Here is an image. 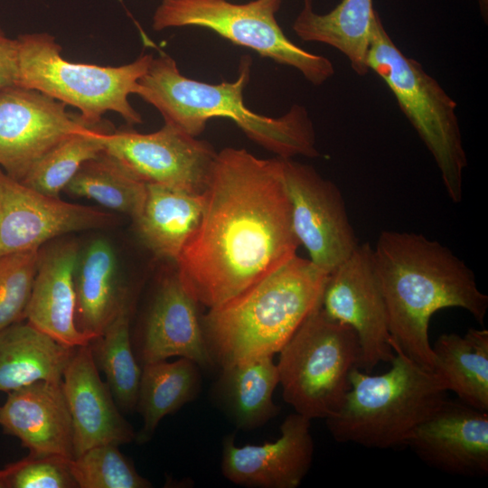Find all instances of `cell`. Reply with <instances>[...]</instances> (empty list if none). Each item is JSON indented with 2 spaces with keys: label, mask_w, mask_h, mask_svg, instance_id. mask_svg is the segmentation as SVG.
I'll use <instances>...</instances> for the list:
<instances>
[{
  "label": "cell",
  "mask_w": 488,
  "mask_h": 488,
  "mask_svg": "<svg viewBox=\"0 0 488 488\" xmlns=\"http://www.w3.org/2000/svg\"><path fill=\"white\" fill-rule=\"evenodd\" d=\"M201 221L175 264L189 294L208 308L244 292L296 255L280 157L244 148L217 152Z\"/></svg>",
  "instance_id": "cell-1"
},
{
  "label": "cell",
  "mask_w": 488,
  "mask_h": 488,
  "mask_svg": "<svg viewBox=\"0 0 488 488\" xmlns=\"http://www.w3.org/2000/svg\"><path fill=\"white\" fill-rule=\"evenodd\" d=\"M372 263L391 347L425 368H434L428 326L436 312L458 307L483 323L488 296L465 261L438 241L414 232L382 230L372 248Z\"/></svg>",
  "instance_id": "cell-2"
},
{
  "label": "cell",
  "mask_w": 488,
  "mask_h": 488,
  "mask_svg": "<svg viewBox=\"0 0 488 488\" xmlns=\"http://www.w3.org/2000/svg\"><path fill=\"white\" fill-rule=\"evenodd\" d=\"M251 58L243 56L238 79L217 84L190 79L181 73L167 54L153 58L138 80L135 94L155 107L164 124L197 137L213 117L231 119L253 142L281 158L317 157L315 133L305 108L293 105L279 117L256 113L244 103Z\"/></svg>",
  "instance_id": "cell-3"
},
{
  "label": "cell",
  "mask_w": 488,
  "mask_h": 488,
  "mask_svg": "<svg viewBox=\"0 0 488 488\" xmlns=\"http://www.w3.org/2000/svg\"><path fill=\"white\" fill-rule=\"evenodd\" d=\"M328 273L296 255L227 302L209 308L202 328L221 368L278 352L321 304Z\"/></svg>",
  "instance_id": "cell-4"
},
{
  "label": "cell",
  "mask_w": 488,
  "mask_h": 488,
  "mask_svg": "<svg viewBox=\"0 0 488 488\" xmlns=\"http://www.w3.org/2000/svg\"><path fill=\"white\" fill-rule=\"evenodd\" d=\"M391 368L371 375L359 368L341 407L325 418L333 437L368 448L408 444L414 430L447 399L443 380L394 348Z\"/></svg>",
  "instance_id": "cell-5"
},
{
  "label": "cell",
  "mask_w": 488,
  "mask_h": 488,
  "mask_svg": "<svg viewBox=\"0 0 488 488\" xmlns=\"http://www.w3.org/2000/svg\"><path fill=\"white\" fill-rule=\"evenodd\" d=\"M16 86L38 90L66 106L76 108L89 123L102 120L108 111L117 113L130 126L142 123L128 97L154 56L140 55L122 66L72 62L61 55V46L47 33L17 37Z\"/></svg>",
  "instance_id": "cell-6"
},
{
  "label": "cell",
  "mask_w": 488,
  "mask_h": 488,
  "mask_svg": "<svg viewBox=\"0 0 488 488\" xmlns=\"http://www.w3.org/2000/svg\"><path fill=\"white\" fill-rule=\"evenodd\" d=\"M368 66L389 88L432 155L449 198L460 202L467 159L455 100L418 61L401 52L380 20L372 37Z\"/></svg>",
  "instance_id": "cell-7"
},
{
  "label": "cell",
  "mask_w": 488,
  "mask_h": 488,
  "mask_svg": "<svg viewBox=\"0 0 488 488\" xmlns=\"http://www.w3.org/2000/svg\"><path fill=\"white\" fill-rule=\"evenodd\" d=\"M283 399L296 413L327 418L341 407L351 373L361 368V345L354 330L330 318L321 304L278 352Z\"/></svg>",
  "instance_id": "cell-8"
},
{
  "label": "cell",
  "mask_w": 488,
  "mask_h": 488,
  "mask_svg": "<svg viewBox=\"0 0 488 488\" xmlns=\"http://www.w3.org/2000/svg\"><path fill=\"white\" fill-rule=\"evenodd\" d=\"M280 0H162L152 27L162 31L194 26L209 29L232 43L253 50L261 57L297 70L309 82L322 85L334 75L333 62L290 41L276 19Z\"/></svg>",
  "instance_id": "cell-9"
},
{
  "label": "cell",
  "mask_w": 488,
  "mask_h": 488,
  "mask_svg": "<svg viewBox=\"0 0 488 488\" xmlns=\"http://www.w3.org/2000/svg\"><path fill=\"white\" fill-rule=\"evenodd\" d=\"M104 152L145 184L194 194L205 192L217 152L206 141L164 124L158 131H109Z\"/></svg>",
  "instance_id": "cell-10"
},
{
  "label": "cell",
  "mask_w": 488,
  "mask_h": 488,
  "mask_svg": "<svg viewBox=\"0 0 488 488\" xmlns=\"http://www.w3.org/2000/svg\"><path fill=\"white\" fill-rule=\"evenodd\" d=\"M280 160L295 235L309 259L329 274L359 245L343 194L314 167L292 158Z\"/></svg>",
  "instance_id": "cell-11"
},
{
  "label": "cell",
  "mask_w": 488,
  "mask_h": 488,
  "mask_svg": "<svg viewBox=\"0 0 488 488\" xmlns=\"http://www.w3.org/2000/svg\"><path fill=\"white\" fill-rule=\"evenodd\" d=\"M321 306L330 318L356 333L361 351L360 369L371 372L380 362H391L395 352L369 243L359 244L328 274Z\"/></svg>",
  "instance_id": "cell-12"
},
{
  "label": "cell",
  "mask_w": 488,
  "mask_h": 488,
  "mask_svg": "<svg viewBox=\"0 0 488 488\" xmlns=\"http://www.w3.org/2000/svg\"><path fill=\"white\" fill-rule=\"evenodd\" d=\"M87 123L38 90L19 86L1 89L0 168L21 181L51 148Z\"/></svg>",
  "instance_id": "cell-13"
},
{
  "label": "cell",
  "mask_w": 488,
  "mask_h": 488,
  "mask_svg": "<svg viewBox=\"0 0 488 488\" xmlns=\"http://www.w3.org/2000/svg\"><path fill=\"white\" fill-rule=\"evenodd\" d=\"M111 214L36 192L0 168V257L75 231L114 224Z\"/></svg>",
  "instance_id": "cell-14"
},
{
  "label": "cell",
  "mask_w": 488,
  "mask_h": 488,
  "mask_svg": "<svg viewBox=\"0 0 488 488\" xmlns=\"http://www.w3.org/2000/svg\"><path fill=\"white\" fill-rule=\"evenodd\" d=\"M311 420L300 414L286 417L281 436L262 445L235 444V436L222 442L221 473L231 483L257 488H296L312 464Z\"/></svg>",
  "instance_id": "cell-15"
},
{
  "label": "cell",
  "mask_w": 488,
  "mask_h": 488,
  "mask_svg": "<svg viewBox=\"0 0 488 488\" xmlns=\"http://www.w3.org/2000/svg\"><path fill=\"white\" fill-rule=\"evenodd\" d=\"M488 411L446 399L412 433L408 446L427 465L467 476L488 473Z\"/></svg>",
  "instance_id": "cell-16"
},
{
  "label": "cell",
  "mask_w": 488,
  "mask_h": 488,
  "mask_svg": "<svg viewBox=\"0 0 488 488\" xmlns=\"http://www.w3.org/2000/svg\"><path fill=\"white\" fill-rule=\"evenodd\" d=\"M197 304L176 272L161 281L142 329L136 336H131L141 366L174 356L190 359L201 368L214 365L205 343Z\"/></svg>",
  "instance_id": "cell-17"
},
{
  "label": "cell",
  "mask_w": 488,
  "mask_h": 488,
  "mask_svg": "<svg viewBox=\"0 0 488 488\" xmlns=\"http://www.w3.org/2000/svg\"><path fill=\"white\" fill-rule=\"evenodd\" d=\"M62 384L72 420L74 457L97 446L136 441V433L100 378L89 344L76 347Z\"/></svg>",
  "instance_id": "cell-18"
},
{
  "label": "cell",
  "mask_w": 488,
  "mask_h": 488,
  "mask_svg": "<svg viewBox=\"0 0 488 488\" xmlns=\"http://www.w3.org/2000/svg\"><path fill=\"white\" fill-rule=\"evenodd\" d=\"M0 426L34 455L74 457L73 427L61 381H36L7 393Z\"/></svg>",
  "instance_id": "cell-19"
},
{
  "label": "cell",
  "mask_w": 488,
  "mask_h": 488,
  "mask_svg": "<svg viewBox=\"0 0 488 488\" xmlns=\"http://www.w3.org/2000/svg\"><path fill=\"white\" fill-rule=\"evenodd\" d=\"M79 249L64 240L39 249L37 271L24 319L56 341L72 347L89 343L75 324V272Z\"/></svg>",
  "instance_id": "cell-20"
},
{
  "label": "cell",
  "mask_w": 488,
  "mask_h": 488,
  "mask_svg": "<svg viewBox=\"0 0 488 488\" xmlns=\"http://www.w3.org/2000/svg\"><path fill=\"white\" fill-rule=\"evenodd\" d=\"M292 29L305 42L327 44L342 52L360 76L369 71L368 57L380 16L372 0H342L326 14L314 11L312 0H303Z\"/></svg>",
  "instance_id": "cell-21"
},
{
  "label": "cell",
  "mask_w": 488,
  "mask_h": 488,
  "mask_svg": "<svg viewBox=\"0 0 488 488\" xmlns=\"http://www.w3.org/2000/svg\"><path fill=\"white\" fill-rule=\"evenodd\" d=\"M75 324L89 342L100 335L119 311L132 305L130 294L117 278L116 258L103 239L93 241L75 272Z\"/></svg>",
  "instance_id": "cell-22"
},
{
  "label": "cell",
  "mask_w": 488,
  "mask_h": 488,
  "mask_svg": "<svg viewBox=\"0 0 488 488\" xmlns=\"http://www.w3.org/2000/svg\"><path fill=\"white\" fill-rule=\"evenodd\" d=\"M75 349L27 321L6 326L0 331V391L41 380L61 381Z\"/></svg>",
  "instance_id": "cell-23"
},
{
  "label": "cell",
  "mask_w": 488,
  "mask_h": 488,
  "mask_svg": "<svg viewBox=\"0 0 488 488\" xmlns=\"http://www.w3.org/2000/svg\"><path fill=\"white\" fill-rule=\"evenodd\" d=\"M204 203V192L146 184L143 208L134 220L139 237L156 257L175 262L201 221Z\"/></svg>",
  "instance_id": "cell-24"
},
{
  "label": "cell",
  "mask_w": 488,
  "mask_h": 488,
  "mask_svg": "<svg viewBox=\"0 0 488 488\" xmlns=\"http://www.w3.org/2000/svg\"><path fill=\"white\" fill-rule=\"evenodd\" d=\"M279 384L273 356H263L221 368L215 385L217 399L238 428L262 427L279 413L273 393Z\"/></svg>",
  "instance_id": "cell-25"
},
{
  "label": "cell",
  "mask_w": 488,
  "mask_h": 488,
  "mask_svg": "<svg viewBox=\"0 0 488 488\" xmlns=\"http://www.w3.org/2000/svg\"><path fill=\"white\" fill-rule=\"evenodd\" d=\"M433 371L459 400L488 411V331L470 328L465 335L444 333L434 346Z\"/></svg>",
  "instance_id": "cell-26"
},
{
  "label": "cell",
  "mask_w": 488,
  "mask_h": 488,
  "mask_svg": "<svg viewBox=\"0 0 488 488\" xmlns=\"http://www.w3.org/2000/svg\"><path fill=\"white\" fill-rule=\"evenodd\" d=\"M136 410L143 419L136 441L151 440L160 421L186 403L193 400L201 390L200 366L180 357L175 361H160L141 366Z\"/></svg>",
  "instance_id": "cell-27"
},
{
  "label": "cell",
  "mask_w": 488,
  "mask_h": 488,
  "mask_svg": "<svg viewBox=\"0 0 488 488\" xmlns=\"http://www.w3.org/2000/svg\"><path fill=\"white\" fill-rule=\"evenodd\" d=\"M131 309L132 305L123 307L104 332L88 343L122 413L136 409L142 372L131 341Z\"/></svg>",
  "instance_id": "cell-28"
},
{
  "label": "cell",
  "mask_w": 488,
  "mask_h": 488,
  "mask_svg": "<svg viewBox=\"0 0 488 488\" xmlns=\"http://www.w3.org/2000/svg\"><path fill=\"white\" fill-rule=\"evenodd\" d=\"M64 191L93 200L134 221L143 208L146 184L103 150L80 166Z\"/></svg>",
  "instance_id": "cell-29"
},
{
  "label": "cell",
  "mask_w": 488,
  "mask_h": 488,
  "mask_svg": "<svg viewBox=\"0 0 488 488\" xmlns=\"http://www.w3.org/2000/svg\"><path fill=\"white\" fill-rule=\"evenodd\" d=\"M103 120L87 123L51 148L20 181L36 192L59 197L80 166L104 150V138L111 131Z\"/></svg>",
  "instance_id": "cell-30"
},
{
  "label": "cell",
  "mask_w": 488,
  "mask_h": 488,
  "mask_svg": "<svg viewBox=\"0 0 488 488\" xmlns=\"http://www.w3.org/2000/svg\"><path fill=\"white\" fill-rule=\"evenodd\" d=\"M78 488H150L133 463L118 449L107 444L88 449L69 461Z\"/></svg>",
  "instance_id": "cell-31"
},
{
  "label": "cell",
  "mask_w": 488,
  "mask_h": 488,
  "mask_svg": "<svg viewBox=\"0 0 488 488\" xmlns=\"http://www.w3.org/2000/svg\"><path fill=\"white\" fill-rule=\"evenodd\" d=\"M40 249L0 257V331L24 320Z\"/></svg>",
  "instance_id": "cell-32"
},
{
  "label": "cell",
  "mask_w": 488,
  "mask_h": 488,
  "mask_svg": "<svg viewBox=\"0 0 488 488\" xmlns=\"http://www.w3.org/2000/svg\"><path fill=\"white\" fill-rule=\"evenodd\" d=\"M70 460L29 454L10 464L9 488H78L69 467Z\"/></svg>",
  "instance_id": "cell-33"
},
{
  "label": "cell",
  "mask_w": 488,
  "mask_h": 488,
  "mask_svg": "<svg viewBox=\"0 0 488 488\" xmlns=\"http://www.w3.org/2000/svg\"><path fill=\"white\" fill-rule=\"evenodd\" d=\"M18 78V45L0 29V90L16 86Z\"/></svg>",
  "instance_id": "cell-34"
},
{
  "label": "cell",
  "mask_w": 488,
  "mask_h": 488,
  "mask_svg": "<svg viewBox=\"0 0 488 488\" xmlns=\"http://www.w3.org/2000/svg\"><path fill=\"white\" fill-rule=\"evenodd\" d=\"M11 468L8 465L3 469H0V488H9Z\"/></svg>",
  "instance_id": "cell-35"
},
{
  "label": "cell",
  "mask_w": 488,
  "mask_h": 488,
  "mask_svg": "<svg viewBox=\"0 0 488 488\" xmlns=\"http://www.w3.org/2000/svg\"><path fill=\"white\" fill-rule=\"evenodd\" d=\"M480 6H481L483 16L486 17L487 8H488V0H480Z\"/></svg>",
  "instance_id": "cell-36"
},
{
  "label": "cell",
  "mask_w": 488,
  "mask_h": 488,
  "mask_svg": "<svg viewBox=\"0 0 488 488\" xmlns=\"http://www.w3.org/2000/svg\"><path fill=\"white\" fill-rule=\"evenodd\" d=\"M280 1H283V0H280Z\"/></svg>",
  "instance_id": "cell-37"
}]
</instances>
